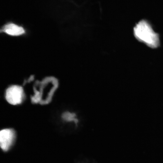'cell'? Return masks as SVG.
Listing matches in <instances>:
<instances>
[{
	"label": "cell",
	"mask_w": 163,
	"mask_h": 163,
	"mask_svg": "<svg viewBox=\"0 0 163 163\" xmlns=\"http://www.w3.org/2000/svg\"><path fill=\"white\" fill-rule=\"evenodd\" d=\"M58 85V81L53 77L37 82L33 87L34 93L30 97L31 102L41 105L48 104L51 101Z\"/></svg>",
	"instance_id": "cell-1"
},
{
	"label": "cell",
	"mask_w": 163,
	"mask_h": 163,
	"mask_svg": "<svg viewBox=\"0 0 163 163\" xmlns=\"http://www.w3.org/2000/svg\"><path fill=\"white\" fill-rule=\"evenodd\" d=\"M133 31L136 39L149 47L155 48L159 45V35L146 20L139 21L134 27Z\"/></svg>",
	"instance_id": "cell-2"
},
{
	"label": "cell",
	"mask_w": 163,
	"mask_h": 163,
	"mask_svg": "<svg viewBox=\"0 0 163 163\" xmlns=\"http://www.w3.org/2000/svg\"><path fill=\"white\" fill-rule=\"evenodd\" d=\"M5 97L8 102L11 104L16 105L21 104L25 98L23 88L17 85L9 86L6 90Z\"/></svg>",
	"instance_id": "cell-3"
},
{
	"label": "cell",
	"mask_w": 163,
	"mask_h": 163,
	"mask_svg": "<svg viewBox=\"0 0 163 163\" xmlns=\"http://www.w3.org/2000/svg\"><path fill=\"white\" fill-rule=\"evenodd\" d=\"M16 134L12 129H5L0 131V147L7 151L13 146L15 141Z\"/></svg>",
	"instance_id": "cell-4"
},
{
	"label": "cell",
	"mask_w": 163,
	"mask_h": 163,
	"mask_svg": "<svg viewBox=\"0 0 163 163\" xmlns=\"http://www.w3.org/2000/svg\"><path fill=\"white\" fill-rule=\"evenodd\" d=\"M1 31L12 36H18L25 32L22 27L12 23H8L4 25Z\"/></svg>",
	"instance_id": "cell-5"
},
{
	"label": "cell",
	"mask_w": 163,
	"mask_h": 163,
	"mask_svg": "<svg viewBox=\"0 0 163 163\" xmlns=\"http://www.w3.org/2000/svg\"><path fill=\"white\" fill-rule=\"evenodd\" d=\"M62 119L67 122H73L77 125L79 121L76 117V114L73 112L66 111L62 115Z\"/></svg>",
	"instance_id": "cell-6"
}]
</instances>
